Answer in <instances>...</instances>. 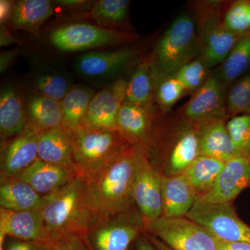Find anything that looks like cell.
<instances>
[{"instance_id":"1","label":"cell","mask_w":250,"mask_h":250,"mask_svg":"<svg viewBox=\"0 0 250 250\" xmlns=\"http://www.w3.org/2000/svg\"><path fill=\"white\" fill-rule=\"evenodd\" d=\"M142 150L131 146L116 159L83 178L87 202L95 220L129 211Z\"/></svg>"},{"instance_id":"2","label":"cell","mask_w":250,"mask_h":250,"mask_svg":"<svg viewBox=\"0 0 250 250\" xmlns=\"http://www.w3.org/2000/svg\"><path fill=\"white\" fill-rule=\"evenodd\" d=\"M42 213L49 241L54 243L67 233H87L95 220L85 194V180L77 176L49 195Z\"/></svg>"},{"instance_id":"3","label":"cell","mask_w":250,"mask_h":250,"mask_svg":"<svg viewBox=\"0 0 250 250\" xmlns=\"http://www.w3.org/2000/svg\"><path fill=\"white\" fill-rule=\"evenodd\" d=\"M201 57L193 18L180 15L158 41L148 62L154 85L173 76L184 65Z\"/></svg>"},{"instance_id":"4","label":"cell","mask_w":250,"mask_h":250,"mask_svg":"<svg viewBox=\"0 0 250 250\" xmlns=\"http://www.w3.org/2000/svg\"><path fill=\"white\" fill-rule=\"evenodd\" d=\"M73 136L75 171L82 178L107 165L133 146L118 131H95L80 126Z\"/></svg>"},{"instance_id":"5","label":"cell","mask_w":250,"mask_h":250,"mask_svg":"<svg viewBox=\"0 0 250 250\" xmlns=\"http://www.w3.org/2000/svg\"><path fill=\"white\" fill-rule=\"evenodd\" d=\"M197 34L201 57L208 68L222 64L242 36L235 35L224 24L223 15L215 3L197 9Z\"/></svg>"},{"instance_id":"6","label":"cell","mask_w":250,"mask_h":250,"mask_svg":"<svg viewBox=\"0 0 250 250\" xmlns=\"http://www.w3.org/2000/svg\"><path fill=\"white\" fill-rule=\"evenodd\" d=\"M136 38L129 33L88 23H73L51 31L49 39L62 52H80L104 46L121 45Z\"/></svg>"},{"instance_id":"7","label":"cell","mask_w":250,"mask_h":250,"mask_svg":"<svg viewBox=\"0 0 250 250\" xmlns=\"http://www.w3.org/2000/svg\"><path fill=\"white\" fill-rule=\"evenodd\" d=\"M144 230L173 250H217L215 236L187 217H161L146 225Z\"/></svg>"},{"instance_id":"8","label":"cell","mask_w":250,"mask_h":250,"mask_svg":"<svg viewBox=\"0 0 250 250\" xmlns=\"http://www.w3.org/2000/svg\"><path fill=\"white\" fill-rule=\"evenodd\" d=\"M145 229L141 213L129 210L95 220L87 232L95 250H127Z\"/></svg>"},{"instance_id":"9","label":"cell","mask_w":250,"mask_h":250,"mask_svg":"<svg viewBox=\"0 0 250 250\" xmlns=\"http://www.w3.org/2000/svg\"><path fill=\"white\" fill-rule=\"evenodd\" d=\"M186 217L202 225L220 241L250 244V227L239 218L231 202H195Z\"/></svg>"},{"instance_id":"10","label":"cell","mask_w":250,"mask_h":250,"mask_svg":"<svg viewBox=\"0 0 250 250\" xmlns=\"http://www.w3.org/2000/svg\"><path fill=\"white\" fill-rule=\"evenodd\" d=\"M136 48L125 47L110 51H93L81 54L74 67L81 77L95 83L116 79L136 63L139 57Z\"/></svg>"},{"instance_id":"11","label":"cell","mask_w":250,"mask_h":250,"mask_svg":"<svg viewBox=\"0 0 250 250\" xmlns=\"http://www.w3.org/2000/svg\"><path fill=\"white\" fill-rule=\"evenodd\" d=\"M127 81L120 78L95 93L82 126L95 131H118L117 121L125 103Z\"/></svg>"},{"instance_id":"12","label":"cell","mask_w":250,"mask_h":250,"mask_svg":"<svg viewBox=\"0 0 250 250\" xmlns=\"http://www.w3.org/2000/svg\"><path fill=\"white\" fill-rule=\"evenodd\" d=\"M225 87L218 75L208 77L184 108V116L194 125L225 120L228 115Z\"/></svg>"},{"instance_id":"13","label":"cell","mask_w":250,"mask_h":250,"mask_svg":"<svg viewBox=\"0 0 250 250\" xmlns=\"http://www.w3.org/2000/svg\"><path fill=\"white\" fill-rule=\"evenodd\" d=\"M134 200L145 226L162 216L161 177L143 152L135 177Z\"/></svg>"},{"instance_id":"14","label":"cell","mask_w":250,"mask_h":250,"mask_svg":"<svg viewBox=\"0 0 250 250\" xmlns=\"http://www.w3.org/2000/svg\"><path fill=\"white\" fill-rule=\"evenodd\" d=\"M250 188V159L241 157L227 161L214 187L195 202L230 203L241 192Z\"/></svg>"},{"instance_id":"15","label":"cell","mask_w":250,"mask_h":250,"mask_svg":"<svg viewBox=\"0 0 250 250\" xmlns=\"http://www.w3.org/2000/svg\"><path fill=\"white\" fill-rule=\"evenodd\" d=\"M39 132L27 125L24 131L4 148L1 154V177H14L39 159Z\"/></svg>"},{"instance_id":"16","label":"cell","mask_w":250,"mask_h":250,"mask_svg":"<svg viewBox=\"0 0 250 250\" xmlns=\"http://www.w3.org/2000/svg\"><path fill=\"white\" fill-rule=\"evenodd\" d=\"M0 232L21 241L51 243L46 231L42 210L15 211L1 208Z\"/></svg>"},{"instance_id":"17","label":"cell","mask_w":250,"mask_h":250,"mask_svg":"<svg viewBox=\"0 0 250 250\" xmlns=\"http://www.w3.org/2000/svg\"><path fill=\"white\" fill-rule=\"evenodd\" d=\"M164 218L186 217L195 205L197 194L183 174L161 177Z\"/></svg>"},{"instance_id":"18","label":"cell","mask_w":250,"mask_h":250,"mask_svg":"<svg viewBox=\"0 0 250 250\" xmlns=\"http://www.w3.org/2000/svg\"><path fill=\"white\" fill-rule=\"evenodd\" d=\"M74 148L73 133L62 126L39 132L38 153L41 160L75 171Z\"/></svg>"},{"instance_id":"19","label":"cell","mask_w":250,"mask_h":250,"mask_svg":"<svg viewBox=\"0 0 250 250\" xmlns=\"http://www.w3.org/2000/svg\"><path fill=\"white\" fill-rule=\"evenodd\" d=\"M77 176V172L72 169L53 165L38 159L32 165L14 177L30 186L42 196H46Z\"/></svg>"},{"instance_id":"20","label":"cell","mask_w":250,"mask_h":250,"mask_svg":"<svg viewBox=\"0 0 250 250\" xmlns=\"http://www.w3.org/2000/svg\"><path fill=\"white\" fill-rule=\"evenodd\" d=\"M200 126V156H209L225 162L244 157L231 139L225 120L208 122Z\"/></svg>"},{"instance_id":"21","label":"cell","mask_w":250,"mask_h":250,"mask_svg":"<svg viewBox=\"0 0 250 250\" xmlns=\"http://www.w3.org/2000/svg\"><path fill=\"white\" fill-rule=\"evenodd\" d=\"M28 125L27 108L21 93L14 85H7L0 94V134L1 139L21 134Z\"/></svg>"},{"instance_id":"22","label":"cell","mask_w":250,"mask_h":250,"mask_svg":"<svg viewBox=\"0 0 250 250\" xmlns=\"http://www.w3.org/2000/svg\"><path fill=\"white\" fill-rule=\"evenodd\" d=\"M45 198L30 186L16 177H1L0 206L15 211L41 210Z\"/></svg>"},{"instance_id":"23","label":"cell","mask_w":250,"mask_h":250,"mask_svg":"<svg viewBox=\"0 0 250 250\" xmlns=\"http://www.w3.org/2000/svg\"><path fill=\"white\" fill-rule=\"evenodd\" d=\"M53 1L21 0L15 2L10 26L14 30H22L40 36L42 24L54 14Z\"/></svg>"},{"instance_id":"24","label":"cell","mask_w":250,"mask_h":250,"mask_svg":"<svg viewBox=\"0 0 250 250\" xmlns=\"http://www.w3.org/2000/svg\"><path fill=\"white\" fill-rule=\"evenodd\" d=\"M200 129L193 126L185 128L176 140L167 158L166 170L169 175L183 173L200 156Z\"/></svg>"},{"instance_id":"25","label":"cell","mask_w":250,"mask_h":250,"mask_svg":"<svg viewBox=\"0 0 250 250\" xmlns=\"http://www.w3.org/2000/svg\"><path fill=\"white\" fill-rule=\"evenodd\" d=\"M152 124L150 107L124 103L118 114V131L126 141L136 146L147 136Z\"/></svg>"},{"instance_id":"26","label":"cell","mask_w":250,"mask_h":250,"mask_svg":"<svg viewBox=\"0 0 250 250\" xmlns=\"http://www.w3.org/2000/svg\"><path fill=\"white\" fill-rule=\"evenodd\" d=\"M28 125L38 131L52 129L62 126V103L39 92H34L27 103Z\"/></svg>"},{"instance_id":"27","label":"cell","mask_w":250,"mask_h":250,"mask_svg":"<svg viewBox=\"0 0 250 250\" xmlns=\"http://www.w3.org/2000/svg\"><path fill=\"white\" fill-rule=\"evenodd\" d=\"M74 85L70 73L54 65L39 67L32 77V85L36 92L57 101L62 102Z\"/></svg>"},{"instance_id":"28","label":"cell","mask_w":250,"mask_h":250,"mask_svg":"<svg viewBox=\"0 0 250 250\" xmlns=\"http://www.w3.org/2000/svg\"><path fill=\"white\" fill-rule=\"evenodd\" d=\"M94 90L84 84L74 85L62 100V127L74 133L82 121L93 98Z\"/></svg>"},{"instance_id":"29","label":"cell","mask_w":250,"mask_h":250,"mask_svg":"<svg viewBox=\"0 0 250 250\" xmlns=\"http://www.w3.org/2000/svg\"><path fill=\"white\" fill-rule=\"evenodd\" d=\"M226 162L209 156H199L183 174L197 194L205 195L214 187Z\"/></svg>"},{"instance_id":"30","label":"cell","mask_w":250,"mask_h":250,"mask_svg":"<svg viewBox=\"0 0 250 250\" xmlns=\"http://www.w3.org/2000/svg\"><path fill=\"white\" fill-rule=\"evenodd\" d=\"M250 68V34L242 36L222 63L218 75L225 88Z\"/></svg>"},{"instance_id":"31","label":"cell","mask_w":250,"mask_h":250,"mask_svg":"<svg viewBox=\"0 0 250 250\" xmlns=\"http://www.w3.org/2000/svg\"><path fill=\"white\" fill-rule=\"evenodd\" d=\"M154 85L148 62H142L127 82L125 103L150 107Z\"/></svg>"},{"instance_id":"32","label":"cell","mask_w":250,"mask_h":250,"mask_svg":"<svg viewBox=\"0 0 250 250\" xmlns=\"http://www.w3.org/2000/svg\"><path fill=\"white\" fill-rule=\"evenodd\" d=\"M129 4L128 0H99L94 2L89 14L101 27L110 28L124 22Z\"/></svg>"},{"instance_id":"33","label":"cell","mask_w":250,"mask_h":250,"mask_svg":"<svg viewBox=\"0 0 250 250\" xmlns=\"http://www.w3.org/2000/svg\"><path fill=\"white\" fill-rule=\"evenodd\" d=\"M228 113L231 116L250 115V74L231 85L226 98Z\"/></svg>"},{"instance_id":"34","label":"cell","mask_w":250,"mask_h":250,"mask_svg":"<svg viewBox=\"0 0 250 250\" xmlns=\"http://www.w3.org/2000/svg\"><path fill=\"white\" fill-rule=\"evenodd\" d=\"M225 27L235 35L243 36L250 34V1H236L223 15Z\"/></svg>"},{"instance_id":"35","label":"cell","mask_w":250,"mask_h":250,"mask_svg":"<svg viewBox=\"0 0 250 250\" xmlns=\"http://www.w3.org/2000/svg\"><path fill=\"white\" fill-rule=\"evenodd\" d=\"M208 70L205 61L200 57L184 65L173 77L182 83L186 91H196L208 78Z\"/></svg>"},{"instance_id":"36","label":"cell","mask_w":250,"mask_h":250,"mask_svg":"<svg viewBox=\"0 0 250 250\" xmlns=\"http://www.w3.org/2000/svg\"><path fill=\"white\" fill-rule=\"evenodd\" d=\"M226 124L238 150L250 159V115L233 116Z\"/></svg>"},{"instance_id":"37","label":"cell","mask_w":250,"mask_h":250,"mask_svg":"<svg viewBox=\"0 0 250 250\" xmlns=\"http://www.w3.org/2000/svg\"><path fill=\"white\" fill-rule=\"evenodd\" d=\"M155 88L156 100L164 112L170 111L187 92L182 83L173 76L161 81Z\"/></svg>"},{"instance_id":"38","label":"cell","mask_w":250,"mask_h":250,"mask_svg":"<svg viewBox=\"0 0 250 250\" xmlns=\"http://www.w3.org/2000/svg\"><path fill=\"white\" fill-rule=\"evenodd\" d=\"M53 250H95L88 241L87 233H70L54 243Z\"/></svg>"},{"instance_id":"39","label":"cell","mask_w":250,"mask_h":250,"mask_svg":"<svg viewBox=\"0 0 250 250\" xmlns=\"http://www.w3.org/2000/svg\"><path fill=\"white\" fill-rule=\"evenodd\" d=\"M53 243L43 241H25L11 240L4 250H53Z\"/></svg>"},{"instance_id":"40","label":"cell","mask_w":250,"mask_h":250,"mask_svg":"<svg viewBox=\"0 0 250 250\" xmlns=\"http://www.w3.org/2000/svg\"><path fill=\"white\" fill-rule=\"evenodd\" d=\"M95 1L88 0H56L54 4L60 6L62 9L74 12H89Z\"/></svg>"},{"instance_id":"41","label":"cell","mask_w":250,"mask_h":250,"mask_svg":"<svg viewBox=\"0 0 250 250\" xmlns=\"http://www.w3.org/2000/svg\"><path fill=\"white\" fill-rule=\"evenodd\" d=\"M14 4V1H10V0H1L0 1V24H1V27H5L8 22L10 23Z\"/></svg>"},{"instance_id":"42","label":"cell","mask_w":250,"mask_h":250,"mask_svg":"<svg viewBox=\"0 0 250 250\" xmlns=\"http://www.w3.org/2000/svg\"><path fill=\"white\" fill-rule=\"evenodd\" d=\"M20 49L18 47L11 49L9 51H6L1 53L0 56V72L1 73L6 71L13 63L14 59L20 54Z\"/></svg>"},{"instance_id":"43","label":"cell","mask_w":250,"mask_h":250,"mask_svg":"<svg viewBox=\"0 0 250 250\" xmlns=\"http://www.w3.org/2000/svg\"><path fill=\"white\" fill-rule=\"evenodd\" d=\"M0 44L2 46L10 45L16 42V39L9 30L7 27H1V34H0Z\"/></svg>"},{"instance_id":"44","label":"cell","mask_w":250,"mask_h":250,"mask_svg":"<svg viewBox=\"0 0 250 250\" xmlns=\"http://www.w3.org/2000/svg\"><path fill=\"white\" fill-rule=\"evenodd\" d=\"M136 250H158L148 240L147 236H139L136 239Z\"/></svg>"},{"instance_id":"45","label":"cell","mask_w":250,"mask_h":250,"mask_svg":"<svg viewBox=\"0 0 250 250\" xmlns=\"http://www.w3.org/2000/svg\"><path fill=\"white\" fill-rule=\"evenodd\" d=\"M221 241L229 250H250V244L248 243Z\"/></svg>"},{"instance_id":"46","label":"cell","mask_w":250,"mask_h":250,"mask_svg":"<svg viewBox=\"0 0 250 250\" xmlns=\"http://www.w3.org/2000/svg\"><path fill=\"white\" fill-rule=\"evenodd\" d=\"M147 238L148 240L151 242L153 246L155 247L158 250H173L172 248H170V247L165 244L164 242L161 241V240H159V238H156L155 236L149 235V236H147Z\"/></svg>"},{"instance_id":"47","label":"cell","mask_w":250,"mask_h":250,"mask_svg":"<svg viewBox=\"0 0 250 250\" xmlns=\"http://www.w3.org/2000/svg\"><path fill=\"white\" fill-rule=\"evenodd\" d=\"M217 243V250H229L223 244V242L215 238Z\"/></svg>"}]
</instances>
